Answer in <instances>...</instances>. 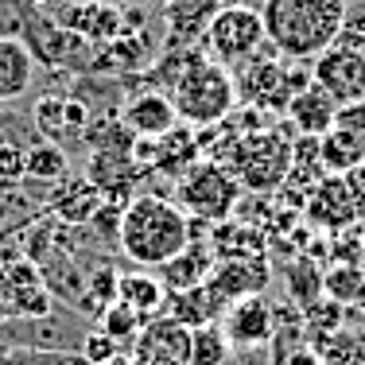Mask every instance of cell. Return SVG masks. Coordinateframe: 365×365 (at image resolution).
<instances>
[{
    "label": "cell",
    "instance_id": "6da1fadb",
    "mask_svg": "<svg viewBox=\"0 0 365 365\" xmlns=\"http://www.w3.org/2000/svg\"><path fill=\"white\" fill-rule=\"evenodd\" d=\"M346 8V0H264V39L288 63H315L327 47L338 43Z\"/></svg>",
    "mask_w": 365,
    "mask_h": 365
},
{
    "label": "cell",
    "instance_id": "7a4b0ae2",
    "mask_svg": "<svg viewBox=\"0 0 365 365\" xmlns=\"http://www.w3.org/2000/svg\"><path fill=\"white\" fill-rule=\"evenodd\" d=\"M117 245L133 264L163 268L190 245V218L179 210V202H168L160 195H136L120 206Z\"/></svg>",
    "mask_w": 365,
    "mask_h": 365
},
{
    "label": "cell",
    "instance_id": "3957f363",
    "mask_svg": "<svg viewBox=\"0 0 365 365\" xmlns=\"http://www.w3.org/2000/svg\"><path fill=\"white\" fill-rule=\"evenodd\" d=\"M168 98L179 113V125L214 128L237 109V78L230 74V66L214 63V58L190 55L182 58L179 74L171 78Z\"/></svg>",
    "mask_w": 365,
    "mask_h": 365
},
{
    "label": "cell",
    "instance_id": "277c9868",
    "mask_svg": "<svg viewBox=\"0 0 365 365\" xmlns=\"http://www.w3.org/2000/svg\"><path fill=\"white\" fill-rule=\"evenodd\" d=\"M218 163L233 171L241 190H253V195L280 190L292 168V136L284 128H249L230 144Z\"/></svg>",
    "mask_w": 365,
    "mask_h": 365
},
{
    "label": "cell",
    "instance_id": "5b68a950",
    "mask_svg": "<svg viewBox=\"0 0 365 365\" xmlns=\"http://www.w3.org/2000/svg\"><path fill=\"white\" fill-rule=\"evenodd\" d=\"M241 202V182L218 160H195L179 175V210L198 222H230Z\"/></svg>",
    "mask_w": 365,
    "mask_h": 365
},
{
    "label": "cell",
    "instance_id": "8992f818",
    "mask_svg": "<svg viewBox=\"0 0 365 365\" xmlns=\"http://www.w3.org/2000/svg\"><path fill=\"white\" fill-rule=\"evenodd\" d=\"M206 51H210L214 63L222 66H241L264 47V20H260V8L253 4H225L218 16L206 28Z\"/></svg>",
    "mask_w": 365,
    "mask_h": 365
},
{
    "label": "cell",
    "instance_id": "52a82bcc",
    "mask_svg": "<svg viewBox=\"0 0 365 365\" xmlns=\"http://www.w3.org/2000/svg\"><path fill=\"white\" fill-rule=\"evenodd\" d=\"M245 74L237 78V98H249L253 106H264V109H284L292 101L295 90H303V86L311 82L307 71H292L295 63L288 58H249Z\"/></svg>",
    "mask_w": 365,
    "mask_h": 365
},
{
    "label": "cell",
    "instance_id": "ba28073f",
    "mask_svg": "<svg viewBox=\"0 0 365 365\" xmlns=\"http://www.w3.org/2000/svg\"><path fill=\"white\" fill-rule=\"evenodd\" d=\"M222 334L230 342V350H260L272 342L276 334V311L264 295H245L233 299L222 311Z\"/></svg>",
    "mask_w": 365,
    "mask_h": 365
},
{
    "label": "cell",
    "instance_id": "9c48e42d",
    "mask_svg": "<svg viewBox=\"0 0 365 365\" xmlns=\"http://www.w3.org/2000/svg\"><path fill=\"white\" fill-rule=\"evenodd\" d=\"M311 78L323 86L338 106H346V101H365V55L354 47H342V43L327 47L323 55L315 58V66H311Z\"/></svg>",
    "mask_w": 365,
    "mask_h": 365
},
{
    "label": "cell",
    "instance_id": "30bf717a",
    "mask_svg": "<svg viewBox=\"0 0 365 365\" xmlns=\"http://www.w3.org/2000/svg\"><path fill=\"white\" fill-rule=\"evenodd\" d=\"M58 24H63L66 36L98 43V47H109V43L125 39L133 31L128 28V16L117 4H109V0H78V4H71L58 16Z\"/></svg>",
    "mask_w": 365,
    "mask_h": 365
},
{
    "label": "cell",
    "instance_id": "8fae6325",
    "mask_svg": "<svg viewBox=\"0 0 365 365\" xmlns=\"http://www.w3.org/2000/svg\"><path fill=\"white\" fill-rule=\"evenodd\" d=\"M175 125H179V113L168 93H160V90H140L120 106V128L133 140H160Z\"/></svg>",
    "mask_w": 365,
    "mask_h": 365
},
{
    "label": "cell",
    "instance_id": "7c38bea8",
    "mask_svg": "<svg viewBox=\"0 0 365 365\" xmlns=\"http://www.w3.org/2000/svg\"><path fill=\"white\" fill-rule=\"evenodd\" d=\"M268 284V264L264 257H230L218 260L206 280V288L218 295L222 307H230L233 299H245V295H260Z\"/></svg>",
    "mask_w": 365,
    "mask_h": 365
},
{
    "label": "cell",
    "instance_id": "4fadbf2b",
    "mask_svg": "<svg viewBox=\"0 0 365 365\" xmlns=\"http://www.w3.org/2000/svg\"><path fill=\"white\" fill-rule=\"evenodd\" d=\"M133 346L136 365H190V330L175 319L148 323Z\"/></svg>",
    "mask_w": 365,
    "mask_h": 365
},
{
    "label": "cell",
    "instance_id": "5bb4252c",
    "mask_svg": "<svg viewBox=\"0 0 365 365\" xmlns=\"http://www.w3.org/2000/svg\"><path fill=\"white\" fill-rule=\"evenodd\" d=\"M303 214H307V222L323 225L327 233L350 230V225L358 222L354 202H350V195H346L342 175H327L323 182H315V190L303 198Z\"/></svg>",
    "mask_w": 365,
    "mask_h": 365
},
{
    "label": "cell",
    "instance_id": "9a60e30c",
    "mask_svg": "<svg viewBox=\"0 0 365 365\" xmlns=\"http://www.w3.org/2000/svg\"><path fill=\"white\" fill-rule=\"evenodd\" d=\"M284 113H288V125L295 128V136H323L327 128L334 125L338 101L311 78L303 90L292 93V101L284 106Z\"/></svg>",
    "mask_w": 365,
    "mask_h": 365
},
{
    "label": "cell",
    "instance_id": "2e32d148",
    "mask_svg": "<svg viewBox=\"0 0 365 365\" xmlns=\"http://www.w3.org/2000/svg\"><path fill=\"white\" fill-rule=\"evenodd\" d=\"M36 55L20 36H0V101H16L36 86Z\"/></svg>",
    "mask_w": 365,
    "mask_h": 365
},
{
    "label": "cell",
    "instance_id": "e0dca14e",
    "mask_svg": "<svg viewBox=\"0 0 365 365\" xmlns=\"http://www.w3.org/2000/svg\"><path fill=\"white\" fill-rule=\"evenodd\" d=\"M0 303H4L0 311H8V315H43L51 307V295L43 288L39 268L16 264L4 276V284H0Z\"/></svg>",
    "mask_w": 365,
    "mask_h": 365
},
{
    "label": "cell",
    "instance_id": "ac0fdd59",
    "mask_svg": "<svg viewBox=\"0 0 365 365\" xmlns=\"http://www.w3.org/2000/svg\"><path fill=\"white\" fill-rule=\"evenodd\" d=\"M225 0H163V24L171 43H198Z\"/></svg>",
    "mask_w": 365,
    "mask_h": 365
},
{
    "label": "cell",
    "instance_id": "d6986e66",
    "mask_svg": "<svg viewBox=\"0 0 365 365\" xmlns=\"http://www.w3.org/2000/svg\"><path fill=\"white\" fill-rule=\"evenodd\" d=\"M214 253L210 249H202V245H187L175 260H168V264L160 268V280H163V288L168 292H187V288H198V284H206L210 280V272H214Z\"/></svg>",
    "mask_w": 365,
    "mask_h": 365
},
{
    "label": "cell",
    "instance_id": "ffe728a7",
    "mask_svg": "<svg viewBox=\"0 0 365 365\" xmlns=\"http://www.w3.org/2000/svg\"><path fill=\"white\" fill-rule=\"evenodd\" d=\"M222 311H225V307L218 303V295L206 288V284L187 288V292H168V319H175V323H182L187 330L214 323Z\"/></svg>",
    "mask_w": 365,
    "mask_h": 365
},
{
    "label": "cell",
    "instance_id": "44dd1931",
    "mask_svg": "<svg viewBox=\"0 0 365 365\" xmlns=\"http://www.w3.org/2000/svg\"><path fill=\"white\" fill-rule=\"evenodd\" d=\"M117 299L125 307H133L140 319H148L168 303V288L152 272H128V276H117Z\"/></svg>",
    "mask_w": 365,
    "mask_h": 365
},
{
    "label": "cell",
    "instance_id": "7402d4cb",
    "mask_svg": "<svg viewBox=\"0 0 365 365\" xmlns=\"http://www.w3.org/2000/svg\"><path fill=\"white\" fill-rule=\"evenodd\" d=\"M51 210L63 222H90L101 210V190L90 179H74V182H58L55 198H51Z\"/></svg>",
    "mask_w": 365,
    "mask_h": 365
},
{
    "label": "cell",
    "instance_id": "603a6c76",
    "mask_svg": "<svg viewBox=\"0 0 365 365\" xmlns=\"http://www.w3.org/2000/svg\"><path fill=\"white\" fill-rule=\"evenodd\" d=\"M319 155H323L327 175H346L350 168L365 163V144L350 140V136H342V133H334V128H327V133L319 136Z\"/></svg>",
    "mask_w": 365,
    "mask_h": 365
},
{
    "label": "cell",
    "instance_id": "cb8c5ba5",
    "mask_svg": "<svg viewBox=\"0 0 365 365\" xmlns=\"http://www.w3.org/2000/svg\"><path fill=\"white\" fill-rule=\"evenodd\" d=\"M133 155L128 152H117V148H101L98 155H93V163H90V182L106 195V190H117V187H125L128 179H133Z\"/></svg>",
    "mask_w": 365,
    "mask_h": 365
},
{
    "label": "cell",
    "instance_id": "d4e9b609",
    "mask_svg": "<svg viewBox=\"0 0 365 365\" xmlns=\"http://www.w3.org/2000/svg\"><path fill=\"white\" fill-rule=\"evenodd\" d=\"M365 284V268L361 264H330L323 268V295L334 303H342V307H350L354 299H358Z\"/></svg>",
    "mask_w": 365,
    "mask_h": 365
},
{
    "label": "cell",
    "instance_id": "484cf974",
    "mask_svg": "<svg viewBox=\"0 0 365 365\" xmlns=\"http://www.w3.org/2000/svg\"><path fill=\"white\" fill-rule=\"evenodd\" d=\"M28 179H36V182H58V179H66V152L58 144H51V140H43L36 148H28Z\"/></svg>",
    "mask_w": 365,
    "mask_h": 365
},
{
    "label": "cell",
    "instance_id": "4316f807",
    "mask_svg": "<svg viewBox=\"0 0 365 365\" xmlns=\"http://www.w3.org/2000/svg\"><path fill=\"white\" fill-rule=\"evenodd\" d=\"M230 361V342H225L222 327L206 323L190 330V365H225Z\"/></svg>",
    "mask_w": 365,
    "mask_h": 365
},
{
    "label": "cell",
    "instance_id": "83f0119b",
    "mask_svg": "<svg viewBox=\"0 0 365 365\" xmlns=\"http://www.w3.org/2000/svg\"><path fill=\"white\" fill-rule=\"evenodd\" d=\"M346 323V307L334 299H327V295H319V299H311L307 307H303V327H307V334L319 338V330H323V342H330V338L342 330Z\"/></svg>",
    "mask_w": 365,
    "mask_h": 365
},
{
    "label": "cell",
    "instance_id": "f1b7e54d",
    "mask_svg": "<svg viewBox=\"0 0 365 365\" xmlns=\"http://www.w3.org/2000/svg\"><path fill=\"white\" fill-rule=\"evenodd\" d=\"M288 295L299 303V307H307L311 299H319V295H323V268H319L307 253H303L288 268Z\"/></svg>",
    "mask_w": 365,
    "mask_h": 365
},
{
    "label": "cell",
    "instance_id": "f546056e",
    "mask_svg": "<svg viewBox=\"0 0 365 365\" xmlns=\"http://www.w3.org/2000/svg\"><path fill=\"white\" fill-rule=\"evenodd\" d=\"M101 330H106L109 338H117V342L125 346V342H136V338H140L144 319L136 315L133 307H125L120 299H113L109 307H101Z\"/></svg>",
    "mask_w": 365,
    "mask_h": 365
},
{
    "label": "cell",
    "instance_id": "4dcf8cb0",
    "mask_svg": "<svg viewBox=\"0 0 365 365\" xmlns=\"http://www.w3.org/2000/svg\"><path fill=\"white\" fill-rule=\"evenodd\" d=\"M334 133L350 136V140L365 144V101H346V106H338L334 113Z\"/></svg>",
    "mask_w": 365,
    "mask_h": 365
},
{
    "label": "cell",
    "instance_id": "1f68e13d",
    "mask_svg": "<svg viewBox=\"0 0 365 365\" xmlns=\"http://www.w3.org/2000/svg\"><path fill=\"white\" fill-rule=\"evenodd\" d=\"M82 358L90 365H109V361L120 358V342L109 338L106 330H93V334H86V342H82Z\"/></svg>",
    "mask_w": 365,
    "mask_h": 365
},
{
    "label": "cell",
    "instance_id": "d6a6232c",
    "mask_svg": "<svg viewBox=\"0 0 365 365\" xmlns=\"http://www.w3.org/2000/svg\"><path fill=\"white\" fill-rule=\"evenodd\" d=\"M36 120H39V128L47 136H58L66 128V98H39L36 101Z\"/></svg>",
    "mask_w": 365,
    "mask_h": 365
},
{
    "label": "cell",
    "instance_id": "836d02e7",
    "mask_svg": "<svg viewBox=\"0 0 365 365\" xmlns=\"http://www.w3.org/2000/svg\"><path fill=\"white\" fill-rule=\"evenodd\" d=\"M338 43L365 55V4L346 8V24H342V31H338Z\"/></svg>",
    "mask_w": 365,
    "mask_h": 365
},
{
    "label": "cell",
    "instance_id": "e575fe53",
    "mask_svg": "<svg viewBox=\"0 0 365 365\" xmlns=\"http://www.w3.org/2000/svg\"><path fill=\"white\" fill-rule=\"evenodd\" d=\"M28 179V155L16 144H0V182H20Z\"/></svg>",
    "mask_w": 365,
    "mask_h": 365
},
{
    "label": "cell",
    "instance_id": "d590c367",
    "mask_svg": "<svg viewBox=\"0 0 365 365\" xmlns=\"http://www.w3.org/2000/svg\"><path fill=\"white\" fill-rule=\"evenodd\" d=\"M342 182H346V195H350V202H354L358 222H365V163H358V168L346 171Z\"/></svg>",
    "mask_w": 365,
    "mask_h": 365
},
{
    "label": "cell",
    "instance_id": "8d00e7d4",
    "mask_svg": "<svg viewBox=\"0 0 365 365\" xmlns=\"http://www.w3.org/2000/svg\"><path fill=\"white\" fill-rule=\"evenodd\" d=\"M284 365H327V358L315 350V346H295L288 358H284Z\"/></svg>",
    "mask_w": 365,
    "mask_h": 365
},
{
    "label": "cell",
    "instance_id": "74e56055",
    "mask_svg": "<svg viewBox=\"0 0 365 365\" xmlns=\"http://www.w3.org/2000/svg\"><path fill=\"white\" fill-rule=\"evenodd\" d=\"M86 117H90V113H86L82 101H66V128H82Z\"/></svg>",
    "mask_w": 365,
    "mask_h": 365
},
{
    "label": "cell",
    "instance_id": "f35d334b",
    "mask_svg": "<svg viewBox=\"0 0 365 365\" xmlns=\"http://www.w3.org/2000/svg\"><path fill=\"white\" fill-rule=\"evenodd\" d=\"M354 307H358V311H361V315H365V284H361V292H358V299H354Z\"/></svg>",
    "mask_w": 365,
    "mask_h": 365
},
{
    "label": "cell",
    "instance_id": "ab89813d",
    "mask_svg": "<svg viewBox=\"0 0 365 365\" xmlns=\"http://www.w3.org/2000/svg\"><path fill=\"white\" fill-rule=\"evenodd\" d=\"M109 365H136V361H125V358H117V361H109Z\"/></svg>",
    "mask_w": 365,
    "mask_h": 365
},
{
    "label": "cell",
    "instance_id": "60d3db41",
    "mask_svg": "<svg viewBox=\"0 0 365 365\" xmlns=\"http://www.w3.org/2000/svg\"><path fill=\"white\" fill-rule=\"evenodd\" d=\"M24 4H51V0H24Z\"/></svg>",
    "mask_w": 365,
    "mask_h": 365
},
{
    "label": "cell",
    "instance_id": "b9f144b4",
    "mask_svg": "<svg viewBox=\"0 0 365 365\" xmlns=\"http://www.w3.org/2000/svg\"><path fill=\"white\" fill-rule=\"evenodd\" d=\"M361 241H365V222H361Z\"/></svg>",
    "mask_w": 365,
    "mask_h": 365
}]
</instances>
